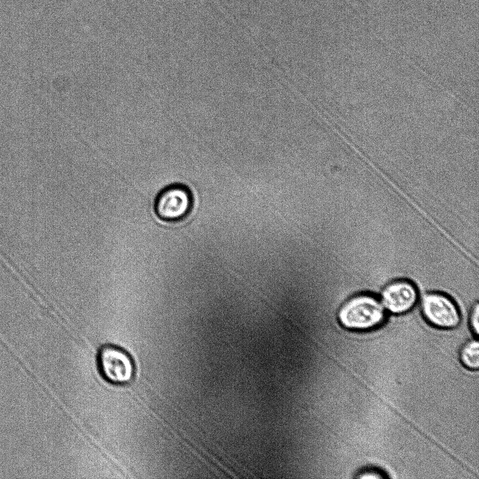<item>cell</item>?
Listing matches in <instances>:
<instances>
[{
    "label": "cell",
    "mask_w": 479,
    "mask_h": 479,
    "mask_svg": "<svg viewBox=\"0 0 479 479\" xmlns=\"http://www.w3.org/2000/svg\"><path fill=\"white\" fill-rule=\"evenodd\" d=\"M389 316L378 295L370 292H361L349 297L337 311V321L342 328L358 332L377 329Z\"/></svg>",
    "instance_id": "1"
},
{
    "label": "cell",
    "mask_w": 479,
    "mask_h": 479,
    "mask_svg": "<svg viewBox=\"0 0 479 479\" xmlns=\"http://www.w3.org/2000/svg\"><path fill=\"white\" fill-rule=\"evenodd\" d=\"M419 310L424 319L431 326L451 330L464 323L459 304L448 294L438 290L425 292L421 298Z\"/></svg>",
    "instance_id": "2"
},
{
    "label": "cell",
    "mask_w": 479,
    "mask_h": 479,
    "mask_svg": "<svg viewBox=\"0 0 479 479\" xmlns=\"http://www.w3.org/2000/svg\"><path fill=\"white\" fill-rule=\"evenodd\" d=\"M97 365L102 378L111 384L126 385L134 379L135 367L132 357L117 346H102L97 353Z\"/></svg>",
    "instance_id": "3"
},
{
    "label": "cell",
    "mask_w": 479,
    "mask_h": 479,
    "mask_svg": "<svg viewBox=\"0 0 479 479\" xmlns=\"http://www.w3.org/2000/svg\"><path fill=\"white\" fill-rule=\"evenodd\" d=\"M192 194L184 184L175 183L164 187L155 201V212L162 220L175 222L184 220L191 212Z\"/></svg>",
    "instance_id": "4"
},
{
    "label": "cell",
    "mask_w": 479,
    "mask_h": 479,
    "mask_svg": "<svg viewBox=\"0 0 479 479\" xmlns=\"http://www.w3.org/2000/svg\"><path fill=\"white\" fill-rule=\"evenodd\" d=\"M419 288L412 281L401 278L387 283L379 293L380 301L391 315L398 316L413 310L419 299Z\"/></svg>",
    "instance_id": "5"
},
{
    "label": "cell",
    "mask_w": 479,
    "mask_h": 479,
    "mask_svg": "<svg viewBox=\"0 0 479 479\" xmlns=\"http://www.w3.org/2000/svg\"><path fill=\"white\" fill-rule=\"evenodd\" d=\"M459 358L462 365L470 370H478L479 344L478 338H471L463 344Z\"/></svg>",
    "instance_id": "6"
},
{
    "label": "cell",
    "mask_w": 479,
    "mask_h": 479,
    "mask_svg": "<svg viewBox=\"0 0 479 479\" xmlns=\"http://www.w3.org/2000/svg\"><path fill=\"white\" fill-rule=\"evenodd\" d=\"M356 479H386L387 474L375 466H367L360 470L354 476Z\"/></svg>",
    "instance_id": "7"
},
{
    "label": "cell",
    "mask_w": 479,
    "mask_h": 479,
    "mask_svg": "<svg viewBox=\"0 0 479 479\" xmlns=\"http://www.w3.org/2000/svg\"><path fill=\"white\" fill-rule=\"evenodd\" d=\"M467 321L468 326L473 335L478 338L479 333V303L475 302L471 307L468 316Z\"/></svg>",
    "instance_id": "8"
}]
</instances>
